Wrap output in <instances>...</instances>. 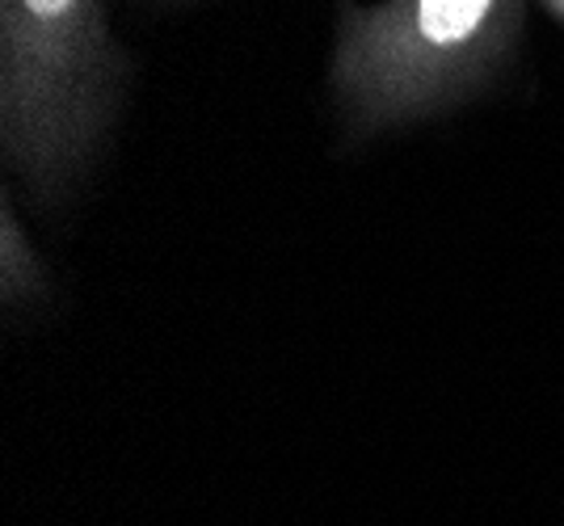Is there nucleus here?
Returning <instances> with one entry per match:
<instances>
[{
    "label": "nucleus",
    "mask_w": 564,
    "mask_h": 526,
    "mask_svg": "<svg viewBox=\"0 0 564 526\" xmlns=\"http://www.w3.org/2000/svg\"><path fill=\"white\" fill-rule=\"evenodd\" d=\"M527 0H376L337 9L333 106L350 140L451 114L514 59Z\"/></svg>",
    "instance_id": "obj_1"
},
{
    "label": "nucleus",
    "mask_w": 564,
    "mask_h": 526,
    "mask_svg": "<svg viewBox=\"0 0 564 526\" xmlns=\"http://www.w3.org/2000/svg\"><path fill=\"white\" fill-rule=\"evenodd\" d=\"M122 89L106 0H0V147L43 207L101 152Z\"/></svg>",
    "instance_id": "obj_2"
},
{
    "label": "nucleus",
    "mask_w": 564,
    "mask_h": 526,
    "mask_svg": "<svg viewBox=\"0 0 564 526\" xmlns=\"http://www.w3.org/2000/svg\"><path fill=\"white\" fill-rule=\"evenodd\" d=\"M0 257H4L0 291H4L9 304L34 299V295L43 291V265H39V257L30 253V244H22V228H18V219H13V207H9V202H4V249H0Z\"/></svg>",
    "instance_id": "obj_3"
},
{
    "label": "nucleus",
    "mask_w": 564,
    "mask_h": 526,
    "mask_svg": "<svg viewBox=\"0 0 564 526\" xmlns=\"http://www.w3.org/2000/svg\"><path fill=\"white\" fill-rule=\"evenodd\" d=\"M540 4L556 18V22H564V0H540Z\"/></svg>",
    "instance_id": "obj_4"
}]
</instances>
